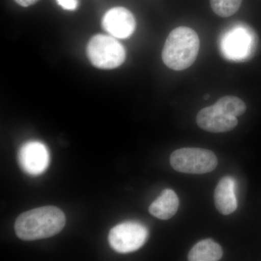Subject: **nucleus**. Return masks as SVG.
<instances>
[{
	"label": "nucleus",
	"mask_w": 261,
	"mask_h": 261,
	"mask_svg": "<svg viewBox=\"0 0 261 261\" xmlns=\"http://www.w3.org/2000/svg\"><path fill=\"white\" fill-rule=\"evenodd\" d=\"M63 211L54 206H45L27 211L17 218L15 231L27 241L51 238L61 232L65 225Z\"/></svg>",
	"instance_id": "f257e3e1"
},
{
	"label": "nucleus",
	"mask_w": 261,
	"mask_h": 261,
	"mask_svg": "<svg viewBox=\"0 0 261 261\" xmlns=\"http://www.w3.org/2000/svg\"><path fill=\"white\" fill-rule=\"evenodd\" d=\"M200 46V39L193 29L186 27L173 29L163 47V63L173 70L187 69L197 59Z\"/></svg>",
	"instance_id": "f03ea898"
},
{
	"label": "nucleus",
	"mask_w": 261,
	"mask_h": 261,
	"mask_svg": "<svg viewBox=\"0 0 261 261\" xmlns=\"http://www.w3.org/2000/svg\"><path fill=\"white\" fill-rule=\"evenodd\" d=\"M92 64L99 69H114L126 59V51L112 36L97 34L91 39L87 47Z\"/></svg>",
	"instance_id": "7ed1b4c3"
},
{
	"label": "nucleus",
	"mask_w": 261,
	"mask_h": 261,
	"mask_svg": "<svg viewBox=\"0 0 261 261\" xmlns=\"http://www.w3.org/2000/svg\"><path fill=\"white\" fill-rule=\"evenodd\" d=\"M170 163L178 172L203 174L216 169L218 159L214 152L208 149L185 147L172 152Z\"/></svg>",
	"instance_id": "20e7f679"
},
{
	"label": "nucleus",
	"mask_w": 261,
	"mask_h": 261,
	"mask_svg": "<svg viewBox=\"0 0 261 261\" xmlns=\"http://www.w3.org/2000/svg\"><path fill=\"white\" fill-rule=\"evenodd\" d=\"M148 235V230L143 224L137 221H126L111 230L108 240L113 250L120 253H128L143 246Z\"/></svg>",
	"instance_id": "39448f33"
},
{
	"label": "nucleus",
	"mask_w": 261,
	"mask_h": 261,
	"mask_svg": "<svg viewBox=\"0 0 261 261\" xmlns=\"http://www.w3.org/2000/svg\"><path fill=\"white\" fill-rule=\"evenodd\" d=\"M256 44V35L251 29H235L223 39V53L232 61H246L253 56Z\"/></svg>",
	"instance_id": "423d86ee"
},
{
	"label": "nucleus",
	"mask_w": 261,
	"mask_h": 261,
	"mask_svg": "<svg viewBox=\"0 0 261 261\" xmlns=\"http://www.w3.org/2000/svg\"><path fill=\"white\" fill-rule=\"evenodd\" d=\"M18 162L24 172L34 176L41 174L49 164L47 147L38 141L25 142L19 149Z\"/></svg>",
	"instance_id": "0eeeda50"
},
{
	"label": "nucleus",
	"mask_w": 261,
	"mask_h": 261,
	"mask_svg": "<svg viewBox=\"0 0 261 261\" xmlns=\"http://www.w3.org/2000/svg\"><path fill=\"white\" fill-rule=\"evenodd\" d=\"M102 25L103 29L112 37L126 39L135 32L136 21L129 10L118 7L108 10L105 14Z\"/></svg>",
	"instance_id": "6e6552de"
},
{
	"label": "nucleus",
	"mask_w": 261,
	"mask_h": 261,
	"mask_svg": "<svg viewBox=\"0 0 261 261\" xmlns=\"http://www.w3.org/2000/svg\"><path fill=\"white\" fill-rule=\"evenodd\" d=\"M197 125L202 129L212 133H222L238 126L237 117L229 116L216 105L201 110L196 117Z\"/></svg>",
	"instance_id": "1a4fd4ad"
},
{
	"label": "nucleus",
	"mask_w": 261,
	"mask_h": 261,
	"mask_svg": "<svg viewBox=\"0 0 261 261\" xmlns=\"http://www.w3.org/2000/svg\"><path fill=\"white\" fill-rule=\"evenodd\" d=\"M236 182L231 176H224L215 189L214 201L220 214L228 216L238 208L236 197Z\"/></svg>",
	"instance_id": "9d476101"
},
{
	"label": "nucleus",
	"mask_w": 261,
	"mask_h": 261,
	"mask_svg": "<svg viewBox=\"0 0 261 261\" xmlns=\"http://www.w3.org/2000/svg\"><path fill=\"white\" fill-rule=\"evenodd\" d=\"M178 205L179 200L176 192L170 189H166L149 206V212L158 219L168 220L176 214Z\"/></svg>",
	"instance_id": "9b49d317"
},
{
	"label": "nucleus",
	"mask_w": 261,
	"mask_h": 261,
	"mask_svg": "<svg viewBox=\"0 0 261 261\" xmlns=\"http://www.w3.org/2000/svg\"><path fill=\"white\" fill-rule=\"evenodd\" d=\"M223 256V250L219 244L211 239L201 240L192 247L188 254L190 261H217Z\"/></svg>",
	"instance_id": "f8f14e48"
},
{
	"label": "nucleus",
	"mask_w": 261,
	"mask_h": 261,
	"mask_svg": "<svg viewBox=\"0 0 261 261\" xmlns=\"http://www.w3.org/2000/svg\"><path fill=\"white\" fill-rule=\"evenodd\" d=\"M215 105L226 114L234 117L242 116L247 109L245 103L234 96L221 97Z\"/></svg>",
	"instance_id": "ddd939ff"
},
{
	"label": "nucleus",
	"mask_w": 261,
	"mask_h": 261,
	"mask_svg": "<svg viewBox=\"0 0 261 261\" xmlns=\"http://www.w3.org/2000/svg\"><path fill=\"white\" fill-rule=\"evenodd\" d=\"M211 6L216 15L228 18L236 13L241 6L243 0H210Z\"/></svg>",
	"instance_id": "4468645a"
},
{
	"label": "nucleus",
	"mask_w": 261,
	"mask_h": 261,
	"mask_svg": "<svg viewBox=\"0 0 261 261\" xmlns=\"http://www.w3.org/2000/svg\"><path fill=\"white\" fill-rule=\"evenodd\" d=\"M57 2L64 10H74L78 6L77 0H57Z\"/></svg>",
	"instance_id": "2eb2a0df"
},
{
	"label": "nucleus",
	"mask_w": 261,
	"mask_h": 261,
	"mask_svg": "<svg viewBox=\"0 0 261 261\" xmlns=\"http://www.w3.org/2000/svg\"><path fill=\"white\" fill-rule=\"evenodd\" d=\"M39 0H15V3L23 7H29L34 5L39 2Z\"/></svg>",
	"instance_id": "dca6fc26"
},
{
	"label": "nucleus",
	"mask_w": 261,
	"mask_h": 261,
	"mask_svg": "<svg viewBox=\"0 0 261 261\" xmlns=\"http://www.w3.org/2000/svg\"><path fill=\"white\" fill-rule=\"evenodd\" d=\"M209 97H210V95H209V94H207V95L205 96V97H204V99H209Z\"/></svg>",
	"instance_id": "f3484780"
}]
</instances>
